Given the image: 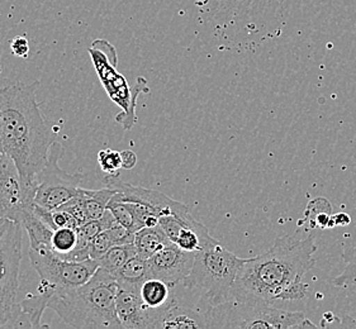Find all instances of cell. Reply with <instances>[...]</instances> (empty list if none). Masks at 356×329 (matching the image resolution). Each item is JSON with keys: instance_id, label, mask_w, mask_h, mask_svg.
I'll use <instances>...</instances> for the list:
<instances>
[{"instance_id": "6da1fadb", "label": "cell", "mask_w": 356, "mask_h": 329, "mask_svg": "<svg viewBox=\"0 0 356 329\" xmlns=\"http://www.w3.org/2000/svg\"><path fill=\"white\" fill-rule=\"evenodd\" d=\"M40 83H13L0 86V153L15 161L23 189L35 199L37 176L55 142L52 127L46 122L37 101Z\"/></svg>"}, {"instance_id": "7a4b0ae2", "label": "cell", "mask_w": 356, "mask_h": 329, "mask_svg": "<svg viewBox=\"0 0 356 329\" xmlns=\"http://www.w3.org/2000/svg\"><path fill=\"white\" fill-rule=\"evenodd\" d=\"M317 246L311 233L300 230L279 237L269 250L243 260L237 272L231 299L240 303L274 304L280 294L300 282L316 265Z\"/></svg>"}, {"instance_id": "3957f363", "label": "cell", "mask_w": 356, "mask_h": 329, "mask_svg": "<svg viewBox=\"0 0 356 329\" xmlns=\"http://www.w3.org/2000/svg\"><path fill=\"white\" fill-rule=\"evenodd\" d=\"M117 292L113 275L98 267L86 284L55 292L49 308L72 328L121 329L115 309Z\"/></svg>"}, {"instance_id": "277c9868", "label": "cell", "mask_w": 356, "mask_h": 329, "mask_svg": "<svg viewBox=\"0 0 356 329\" xmlns=\"http://www.w3.org/2000/svg\"><path fill=\"white\" fill-rule=\"evenodd\" d=\"M243 260L214 239L195 253L192 270L181 281V285L191 290H200L209 307L220 305L231 299V292Z\"/></svg>"}, {"instance_id": "5b68a950", "label": "cell", "mask_w": 356, "mask_h": 329, "mask_svg": "<svg viewBox=\"0 0 356 329\" xmlns=\"http://www.w3.org/2000/svg\"><path fill=\"white\" fill-rule=\"evenodd\" d=\"M207 328L291 329L316 327L300 312L275 308L265 303L229 301L204 312Z\"/></svg>"}, {"instance_id": "8992f818", "label": "cell", "mask_w": 356, "mask_h": 329, "mask_svg": "<svg viewBox=\"0 0 356 329\" xmlns=\"http://www.w3.org/2000/svg\"><path fill=\"white\" fill-rule=\"evenodd\" d=\"M23 227L0 219V328H23L19 299Z\"/></svg>"}, {"instance_id": "52a82bcc", "label": "cell", "mask_w": 356, "mask_h": 329, "mask_svg": "<svg viewBox=\"0 0 356 329\" xmlns=\"http://www.w3.org/2000/svg\"><path fill=\"white\" fill-rule=\"evenodd\" d=\"M97 72L104 89L112 101L118 104L122 113L115 117V121L121 124L123 129H132L137 122L136 103L140 94L147 93L149 86L143 78H138L135 85L129 87L127 80L117 71V55L111 43L104 40H98L89 49Z\"/></svg>"}, {"instance_id": "ba28073f", "label": "cell", "mask_w": 356, "mask_h": 329, "mask_svg": "<svg viewBox=\"0 0 356 329\" xmlns=\"http://www.w3.org/2000/svg\"><path fill=\"white\" fill-rule=\"evenodd\" d=\"M29 260L40 281L54 287L55 292L86 284L99 267L98 261L92 258L72 261L60 258L47 244L29 246Z\"/></svg>"}, {"instance_id": "9c48e42d", "label": "cell", "mask_w": 356, "mask_h": 329, "mask_svg": "<svg viewBox=\"0 0 356 329\" xmlns=\"http://www.w3.org/2000/svg\"><path fill=\"white\" fill-rule=\"evenodd\" d=\"M64 153V146L58 142L51 144L47 162L42 171L37 176V189L35 203L40 207L56 209L63 207L67 201L78 196L81 187L80 183L84 178L81 172L67 174L58 164Z\"/></svg>"}, {"instance_id": "30bf717a", "label": "cell", "mask_w": 356, "mask_h": 329, "mask_svg": "<svg viewBox=\"0 0 356 329\" xmlns=\"http://www.w3.org/2000/svg\"><path fill=\"white\" fill-rule=\"evenodd\" d=\"M194 258L195 253L181 250L177 244L170 242L147 260L150 276L177 287L189 275L194 264Z\"/></svg>"}, {"instance_id": "8fae6325", "label": "cell", "mask_w": 356, "mask_h": 329, "mask_svg": "<svg viewBox=\"0 0 356 329\" xmlns=\"http://www.w3.org/2000/svg\"><path fill=\"white\" fill-rule=\"evenodd\" d=\"M35 201L29 196L22 184L21 175L15 161L6 155L0 156V219L15 221L26 203Z\"/></svg>"}, {"instance_id": "7c38bea8", "label": "cell", "mask_w": 356, "mask_h": 329, "mask_svg": "<svg viewBox=\"0 0 356 329\" xmlns=\"http://www.w3.org/2000/svg\"><path fill=\"white\" fill-rule=\"evenodd\" d=\"M117 315L123 329H156L164 312L152 310L143 304L140 293L118 287L115 296Z\"/></svg>"}, {"instance_id": "4fadbf2b", "label": "cell", "mask_w": 356, "mask_h": 329, "mask_svg": "<svg viewBox=\"0 0 356 329\" xmlns=\"http://www.w3.org/2000/svg\"><path fill=\"white\" fill-rule=\"evenodd\" d=\"M115 194L114 189L104 187L99 190H89L83 189L80 190L78 196L67 201L63 207L67 212L72 213V217L78 223V228L80 226L97 221L103 217L107 210L108 204Z\"/></svg>"}, {"instance_id": "5bb4252c", "label": "cell", "mask_w": 356, "mask_h": 329, "mask_svg": "<svg viewBox=\"0 0 356 329\" xmlns=\"http://www.w3.org/2000/svg\"><path fill=\"white\" fill-rule=\"evenodd\" d=\"M207 328L204 314L198 310L183 305L177 299L172 301L160 317L156 329H202Z\"/></svg>"}, {"instance_id": "9a60e30c", "label": "cell", "mask_w": 356, "mask_h": 329, "mask_svg": "<svg viewBox=\"0 0 356 329\" xmlns=\"http://www.w3.org/2000/svg\"><path fill=\"white\" fill-rule=\"evenodd\" d=\"M55 289L41 282L37 289L36 294H31L26 299L22 301V318H23V328H42L49 327L43 324L42 315L46 309H49L52 295Z\"/></svg>"}, {"instance_id": "2e32d148", "label": "cell", "mask_w": 356, "mask_h": 329, "mask_svg": "<svg viewBox=\"0 0 356 329\" xmlns=\"http://www.w3.org/2000/svg\"><path fill=\"white\" fill-rule=\"evenodd\" d=\"M174 287L163 280L149 278L140 287V296L147 308L165 312L175 301Z\"/></svg>"}, {"instance_id": "e0dca14e", "label": "cell", "mask_w": 356, "mask_h": 329, "mask_svg": "<svg viewBox=\"0 0 356 329\" xmlns=\"http://www.w3.org/2000/svg\"><path fill=\"white\" fill-rule=\"evenodd\" d=\"M134 239H135V233H132L120 223H115L113 227L102 230L99 235L94 238L90 246V258L98 261L113 246L134 244Z\"/></svg>"}, {"instance_id": "ac0fdd59", "label": "cell", "mask_w": 356, "mask_h": 329, "mask_svg": "<svg viewBox=\"0 0 356 329\" xmlns=\"http://www.w3.org/2000/svg\"><path fill=\"white\" fill-rule=\"evenodd\" d=\"M149 278H151L149 262L138 255L129 258L115 275L118 287L137 293H140V287Z\"/></svg>"}, {"instance_id": "d6986e66", "label": "cell", "mask_w": 356, "mask_h": 329, "mask_svg": "<svg viewBox=\"0 0 356 329\" xmlns=\"http://www.w3.org/2000/svg\"><path fill=\"white\" fill-rule=\"evenodd\" d=\"M170 242V239L165 235L164 230L160 228V226L143 227L136 232L134 239L136 253L145 260L152 258Z\"/></svg>"}, {"instance_id": "ffe728a7", "label": "cell", "mask_w": 356, "mask_h": 329, "mask_svg": "<svg viewBox=\"0 0 356 329\" xmlns=\"http://www.w3.org/2000/svg\"><path fill=\"white\" fill-rule=\"evenodd\" d=\"M135 255H137L135 244H117L108 251L103 258L98 260V264H99V267L109 273H112L115 278V275L124 266V264Z\"/></svg>"}, {"instance_id": "44dd1931", "label": "cell", "mask_w": 356, "mask_h": 329, "mask_svg": "<svg viewBox=\"0 0 356 329\" xmlns=\"http://www.w3.org/2000/svg\"><path fill=\"white\" fill-rule=\"evenodd\" d=\"M78 244V229L64 227L54 230L51 237L50 248L60 258L69 260Z\"/></svg>"}, {"instance_id": "7402d4cb", "label": "cell", "mask_w": 356, "mask_h": 329, "mask_svg": "<svg viewBox=\"0 0 356 329\" xmlns=\"http://www.w3.org/2000/svg\"><path fill=\"white\" fill-rule=\"evenodd\" d=\"M341 258L345 262V267L343 271L332 281L336 287H349L356 282V247L343 251Z\"/></svg>"}, {"instance_id": "603a6c76", "label": "cell", "mask_w": 356, "mask_h": 329, "mask_svg": "<svg viewBox=\"0 0 356 329\" xmlns=\"http://www.w3.org/2000/svg\"><path fill=\"white\" fill-rule=\"evenodd\" d=\"M98 164L100 170L104 172V176L117 178L121 175L122 167L121 152L118 151L102 150L98 153Z\"/></svg>"}, {"instance_id": "cb8c5ba5", "label": "cell", "mask_w": 356, "mask_h": 329, "mask_svg": "<svg viewBox=\"0 0 356 329\" xmlns=\"http://www.w3.org/2000/svg\"><path fill=\"white\" fill-rule=\"evenodd\" d=\"M10 50L17 58H27L29 53V40L26 37H15L10 44Z\"/></svg>"}, {"instance_id": "d4e9b609", "label": "cell", "mask_w": 356, "mask_h": 329, "mask_svg": "<svg viewBox=\"0 0 356 329\" xmlns=\"http://www.w3.org/2000/svg\"><path fill=\"white\" fill-rule=\"evenodd\" d=\"M122 167L126 170H131L137 164V156L135 152L131 150L122 151L121 152Z\"/></svg>"}, {"instance_id": "484cf974", "label": "cell", "mask_w": 356, "mask_h": 329, "mask_svg": "<svg viewBox=\"0 0 356 329\" xmlns=\"http://www.w3.org/2000/svg\"><path fill=\"white\" fill-rule=\"evenodd\" d=\"M351 222L350 215L341 213V214L331 215L330 219V227L328 228H334L336 226H348Z\"/></svg>"}, {"instance_id": "4316f807", "label": "cell", "mask_w": 356, "mask_h": 329, "mask_svg": "<svg viewBox=\"0 0 356 329\" xmlns=\"http://www.w3.org/2000/svg\"><path fill=\"white\" fill-rule=\"evenodd\" d=\"M0 156H1V153H0Z\"/></svg>"}]
</instances>
